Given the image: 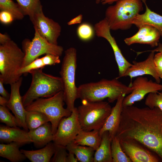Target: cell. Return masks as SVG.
Listing matches in <instances>:
<instances>
[{"label": "cell", "mask_w": 162, "mask_h": 162, "mask_svg": "<svg viewBox=\"0 0 162 162\" xmlns=\"http://www.w3.org/2000/svg\"><path fill=\"white\" fill-rule=\"evenodd\" d=\"M116 136L137 141L162 161V112L159 108L123 106Z\"/></svg>", "instance_id": "1"}, {"label": "cell", "mask_w": 162, "mask_h": 162, "mask_svg": "<svg viewBox=\"0 0 162 162\" xmlns=\"http://www.w3.org/2000/svg\"><path fill=\"white\" fill-rule=\"evenodd\" d=\"M132 88L118 80L103 79L95 82L83 84L77 87L78 98L89 102L103 101L107 98L112 103L121 96L130 94Z\"/></svg>", "instance_id": "2"}, {"label": "cell", "mask_w": 162, "mask_h": 162, "mask_svg": "<svg viewBox=\"0 0 162 162\" xmlns=\"http://www.w3.org/2000/svg\"><path fill=\"white\" fill-rule=\"evenodd\" d=\"M43 69L34 70L29 73L32 76L31 83L28 90L22 96L25 107L38 98L52 97L63 90L60 77L46 74L43 71Z\"/></svg>", "instance_id": "3"}, {"label": "cell", "mask_w": 162, "mask_h": 162, "mask_svg": "<svg viewBox=\"0 0 162 162\" xmlns=\"http://www.w3.org/2000/svg\"><path fill=\"white\" fill-rule=\"evenodd\" d=\"M142 0H119L109 7L105 18L112 30H127L132 25L135 17L143 10Z\"/></svg>", "instance_id": "4"}, {"label": "cell", "mask_w": 162, "mask_h": 162, "mask_svg": "<svg viewBox=\"0 0 162 162\" xmlns=\"http://www.w3.org/2000/svg\"><path fill=\"white\" fill-rule=\"evenodd\" d=\"M25 53L11 39L0 45V79L4 84H10L21 77L18 71L22 67Z\"/></svg>", "instance_id": "5"}, {"label": "cell", "mask_w": 162, "mask_h": 162, "mask_svg": "<svg viewBox=\"0 0 162 162\" xmlns=\"http://www.w3.org/2000/svg\"><path fill=\"white\" fill-rule=\"evenodd\" d=\"M79 121L82 129L86 131L100 130L104 124L112 109L109 102L103 101L82 100L77 108Z\"/></svg>", "instance_id": "6"}, {"label": "cell", "mask_w": 162, "mask_h": 162, "mask_svg": "<svg viewBox=\"0 0 162 162\" xmlns=\"http://www.w3.org/2000/svg\"><path fill=\"white\" fill-rule=\"evenodd\" d=\"M64 102L63 92L61 91L52 97L38 98L25 108L27 111H37L46 115L51 124L54 135L61 119L71 113L67 108L64 107Z\"/></svg>", "instance_id": "7"}, {"label": "cell", "mask_w": 162, "mask_h": 162, "mask_svg": "<svg viewBox=\"0 0 162 162\" xmlns=\"http://www.w3.org/2000/svg\"><path fill=\"white\" fill-rule=\"evenodd\" d=\"M60 72L63 86L64 102L67 108L71 112L75 108L74 102L78 98L77 87L75 79L77 67V51L70 47L64 52Z\"/></svg>", "instance_id": "8"}, {"label": "cell", "mask_w": 162, "mask_h": 162, "mask_svg": "<svg viewBox=\"0 0 162 162\" xmlns=\"http://www.w3.org/2000/svg\"><path fill=\"white\" fill-rule=\"evenodd\" d=\"M34 30V36L31 40L26 38L22 42V51L25 53L22 67L43 55L51 54L60 57L62 54L64 49L62 46L49 43L40 35L36 29Z\"/></svg>", "instance_id": "9"}, {"label": "cell", "mask_w": 162, "mask_h": 162, "mask_svg": "<svg viewBox=\"0 0 162 162\" xmlns=\"http://www.w3.org/2000/svg\"><path fill=\"white\" fill-rule=\"evenodd\" d=\"M82 130L77 108L75 107L70 116L62 118L60 121L53 142L55 144L66 146L74 140Z\"/></svg>", "instance_id": "10"}, {"label": "cell", "mask_w": 162, "mask_h": 162, "mask_svg": "<svg viewBox=\"0 0 162 162\" xmlns=\"http://www.w3.org/2000/svg\"><path fill=\"white\" fill-rule=\"evenodd\" d=\"M94 27L95 35L98 37L106 39L112 47L118 69V76L117 78L123 77L126 71L132 64L124 56L115 38L112 36L108 22L104 18L95 23Z\"/></svg>", "instance_id": "11"}, {"label": "cell", "mask_w": 162, "mask_h": 162, "mask_svg": "<svg viewBox=\"0 0 162 162\" xmlns=\"http://www.w3.org/2000/svg\"><path fill=\"white\" fill-rule=\"evenodd\" d=\"M30 19L34 29L42 37L51 44L58 45V39L61 31V27L58 22L46 16L43 10L35 13Z\"/></svg>", "instance_id": "12"}, {"label": "cell", "mask_w": 162, "mask_h": 162, "mask_svg": "<svg viewBox=\"0 0 162 162\" xmlns=\"http://www.w3.org/2000/svg\"><path fill=\"white\" fill-rule=\"evenodd\" d=\"M129 86L133 90L128 95L124 97L123 106L132 105L135 102L142 100L147 94L162 90V84L142 76L137 77Z\"/></svg>", "instance_id": "13"}, {"label": "cell", "mask_w": 162, "mask_h": 162, "mask_svg": "<svg viewBox=\"0 0 162 162\" xmlns=\"http://www.w3.org/2000/svg\"><path fill=\"white\" fill-rule=\"evenodd\" d=\"M124 152L132 162H159L158 156L145 149L137 141L130 139L120 140Z\"/></svg>", "instance_id": "14"}, {"label": "cell", "mask_w": 162, "mask_h": 162, "mask_svg": "<svg viewBox=\"0 0 162 162\" xmlns=\"http://www.w3.org/2000/svg\"><path fill=\"white\" fill-rule=\"evenodd\" d=\"M22 79L21 76L18 81L10 85V95L6 106L12 111L16 118L19 127L28 131L26 121V110L23 105L20 92Z\"/></svg>", "instance_id": "15"}, {"label": "cell", "mask_w": 162, "mask_h": 162, "mask_svg": "<svg viewBox=\"0 0 162 162\" xmlns=\"http://www.w3.org/2000/svg\"><path fill=\"white\" fill-rule=\"evenodd\" d=\"M154 52H151L147 58L141 62H133L132 65L126 71L123 77L133 78L149 75L152 76L156 82L160 83V79L157 73L154 62Z\"/></svg>", "instance_id": "16"}, {"label": "cell", "mask_w": 162, "mask_h": 162, "mask_svg": "<svg viewBox=\"0 0 162 162\" xmlns=\"http://www.w3.org/2000/svg\"><path fill=\"white\" fill-rule=\"evenodd\" d=\"M138 28L136 34L124 39L127 45L140 44H148L152 47L158 46L160 35L156 28L147 24L142 25Z\"/></svg>", "instance_id": "17"}, {"label": "cell", "mask_w": 162, "mask_h": 162, "mask_svg": "<svg viewBox=\"0 0 162 162\" xmlns=\"http://www.w3.org/2000/svg\"><path fill=\"white\" fill-rule=\"evenodd\" d=\"M124 98V96H121L117 100L115 105L112 108L111 112L104 124L99 130L100 136L105 132L108 131L112 140L116 136L120 123Z\"/></svg>", "instance_id": "18"}, {"label": "cell", "mask_w": 162, "mask_h": 162, "mask_svg": "<svg viewBox=\"0 0 162 162\" xmlns=\"http://www.w3.org/2000/svg\"><path fill=\"white\" fill-rule=\"evenodd\" d=\"M0 141L4 142H16L22 145L32 142L28 131L17 127L0 126Z\"/></svg>", "instance_id": "19"}, {"label": "cell", "mask_w": 162, "mask_h": 162, "mask_svg": "<svg viewBox=\"0 0 162 162\" xmlns=\"http://www.w3.org/2000/svg\"><path fill=\"white\" fill-rule=\"evenodd\" d=\"M145 5L146 10L144 13L137 14L132 22L138 28L144 24L149 25L156 28L162 38V16L152 11L148 8L146 0H142Z\"/></svg>", "instance_id": "20"}, {"label": "cell", "mask_w": 162, "mask_h": 162, "mask_svg": "<svg viewBox=\"0 0 162 162\" xmlns=\"http://www.w3.org/2000/svg\"><path fill=\"white\" fill-rule=\"evenodd\" d=\"M32 142L37 148L43 147L53 141L54 135L51 123H46L34 130L28 131Z\"/></svg>", "instance_id": "21"}, {"label": "cell", "mask_w": 162, "mask_h": 162, "mask_svg": "<svg viewBox=\"0 0 162 162\" xmlns=\"http://www.w3.org/2000/svg\"><path fill=\"white\" fill-rule=\"evenodd\" d=\"M55 150L54 143L51 142L42 148L35 150L21 149L20 151L32 162H49Z\"/></svg>", "instance_id": "22"}, {"label": "cell", "mask_w": 162, "mask_h": 162, "mask_svg": "<svg viewBox=\"0 0 162 162\" xmlns=\"http://www.w3.org/2000/svg\"><path fill=\"white\" fill-rule=\"evenodd\" d=\"M101 140L99 130L86 131L82 130L73 142L77 145L91 147L95 151L100 146Z\"/></svg>", "instance_id": "23"}, {"label": "cell", "mask_w": 162, "mask_h": 162, "mask_svg": "<svg viewBox=\"0 0 162 162\" xmlns=\"http://www.w3.org/2000/svg\"><path fill=\"white\" fill-rule=\"evenodd\" d=\"M60 56L47 54L41 58H37L26 66L22 68L17 72L18 75L29 73L32 70L43 68L47 65H55L60 63Z\"/></svg>", "instance_id": "24"}, {"label": "cell", "mask_w": 162, "mask_h": 162, "mask_svg": "<svg viewBox=\"0 0 162 162\" xmlns=\"http://www.w3.org/2000/svg\"><path fill=\"white\" fill-rule=\"evenodd\" d=\"M111 140L108 131L103 134L100 145L94 153L93 162H113L111 152Z\"/></svg>", "instance_id": "25"}, {"label": "cell", "mask_w": 162, "mask_h": 162, "mask_svg": "<svg viewBox=\"0 0 162 162\" xmlns=\"http://www.w3.org/2000/svg\"><path fill=\"white\" fill-rule=\"evenodd\" d=\"M22 145L12 142L7 144H0V156L6 158L12 162H20L27 158L19 149Z\"/></svg>", "instance_id": "26"}, {"label": "cell", "mask_w": 162, "mask_h": 162, "mask_svg": "<svg viewBox=\"0 0 162 162\" xmlns=\"http://www.w3.org/2000/svg\"><path fill=\"white\" fill-rule=\"evenodd\" d=\"M66 148L72 152L80 162H93L95 150L92 148L75 143L73 141L68 144Z\"/></svg>", "instance_id": "27"}, {"label": "cell", "mask_w": 162, "mask_h": 162, "mask_svg": "<svg viewBox=\"0 0 162 162\" xmlns=\"http://www.w3.org/2000/svg\"><path fill=\"white\" fill-rule=\"evenodd\" d=\"M26 121L29 130H32L50 122L47 116L44 113L35 111H27Z\"/></svg>", "instance_id": "28"}, {"label": "cell", "mask_w": 162, "mask_h": 162, "mask_svg": "<svg viewBox=\"0 0 162 162\" xmlns=\"http://www.w3.org/2000/svg\"><path fill=\"white\" fill-rule=\"evenodd\" d=\"M24 15H28L29 18L34 14L43 10L40 0H15Z\"/></svg>", "instance_id": "29"}, {"label": "cell", "mask_w": 162, "mask_h": 162, "mask_svg": "<svg viewBox=\"0 0 162 162\" xmlns=\"http://www.w3.org/2000/svg\"><path fill=\"white\" fill-rule=\"evenodd\" d=\"M111 152L113 162H132L123 150L120 140L116 136L111 140Z\"/></svg>", "instance_id": "30"}, {"label": "cell", "mask_w": 162, "mask_h": 162, "mask_svg": "<svg viewBox=\"0 0 162 162\" xmlns=\"http://www.w3.org/2000/svg\"><path fill=\"white\" fill-rule=\"evenodd\" d=\"M0 10L10 13L14 20H22L25 16L17 3L12 0H0Z\"/></svg>", "instance_id": "31"}, {"label": "cell", "mask_w": 162, "mask_h": 162, "mask_svg": "<svg viewBox=\"0 0 162 162\" xmlns=\"http://www.w3.org/2000/svg\"><path fill=\"white\" fill-rule=\"evenodd\" d=\"M76 32L78 38L85 42L92 40L95 35L94 26L87 22L80 23L77 28Z\"/></svg>", "instance_id": "32"}, {"label": "cell", "mask_w": 162, "mask_h": 162, "mask_svg": "<svg viewBox=\"0 0 162 162\" xmlns=\"http://www.w3.org/2000/svg\"><path fill=\"white\" fill-rule=\"evenodd\" d=\"M0 121L8 126L19 127L17 119L9 111L6 106H0Z\"/></svg>", "instance_id": "33"}, {"label": "cell", "mask_w": 162, "mask_h": 162, "mask_svg": "<svg viewBox=\"0 0 162 162\" xmlns=\"http://www.w3.org/2000/svg\"><path fill=\"white\" fill-rule=\"evenodd\" d=\"M145 104L151 109L158 108L162 112V90L160 92H151L148 94Z\"/></svg>", "instance_id": "34"}, {"label": "cell", "mask_w": 162, "mask_h": 162, "mask_svg": "<svg viewBox=\"0 0 162 162\" xmlns=\"http://www.w3.org/2000/svg\"><path fill=\"white\" fill-rule=\"evenodd\" d=\"M55 150L53 156L51 159L52 162H67L68 153L66 146L54 143Z\"/></svg>", "instance_id": "35"}, {"label": "cell", "mask_w": 162, "mask_h": 162, "mask_svg": "<svg viewBox=\"0 0 162 162\" xmlns=\"http://www.w3.org/2000/svg\"><path fill=\"white\" fill-rule=\"evenodd\" d=\"M154 62L158 75L162 79V52H158L154 55Z\"/></svg>", "instance_id": "36"}, {"label": "cell", "mask_w": 162, "mask_h": 162, "mask_svg": "<svg viewBox=\"0 0 162 162\" xmlns=\"http://www.w3.org/2000/svg\"><path fill=\"white\" fill-rule=\"evenodd\" d=\"M14 20L12 15L10 13L5 11L0 12V21L4 24L11 23Z\"/></svg>", "instance_id": "37"}, {"label": "cell", "mask_w": 162, "mask_h": 162, "mask_svg": "<svg viewBox=\"0 0 162 162\" xmlns=\"http://www.w3.org/2000/svg\"><path fill=\"white\" fill-rule=\"evenodd\" d=\"M2 80L0 79V94L1 96L9 100L10 94L5 89Z\"/></svg>", "instance_id": "38"}, {"label": "cell", "mask_w": 162, "mask_h": 162, "mask_svg": "<svg viewBox=\"0 0 162 162\" xmlns=\"http://www.w3.org/2000/svg\"><path fill=\"white\" fill-rule=\"evenodd\" d=\"M82 19V15L80 14L70 20L67 23V24L68 26H71L76 24H80L81 23Z\"/></svg>", "instance_id": "39"}, {"label": "cell", "mask_w": 162, "mask_h": 162, "mask_svg": "<svg viewBox=\"0 0 162 162\" xmlns=\"http://www.w3.org/2000/svg\"><path fill=\"white\" fill-rule=\"evenodd\" d=\"M10 40H11V39L8 35L6 34H3L1 33H0V44H4Z\"/></svg>", "instance_id": "40"}, {"label": "cell", "mask_w": 162, "mask_h": 162, "mask_svg": "<svg viewBox=\"0 0 162 162\" xmlns=\"http://www.w3.org/2000/svg\"><path fill=\"white\" fill-rule=\"evenodd\" d=\"M78 160L74 154L68 152L67 157V162H78Z\"/></svg>", "instance_id": "41"}, {"label": "cell", "mask_w": 162, "mask_h": 162, "mask_svg": "<svg viewBox=\"0 0 162 162\" xmlns=\"http://www.w3.org/2000/svg\"><path fill=\"white\" fill-rule=\"evenodd\" d=\"M8 100L6 98L0 96V105L3 106H6Z\"/></svg>", "instance_id": "42"}, {"label": "cell", "mask_w": 162, "mask_h": 162, "mask_svg": "<svg viewBox=\"0 0 162 162\" xmlns=\"http://www.w3.org/2000/svg\"><path fill=\"white\" fill-rule=\"evenodd\" d=\"M148 51L153 52H162V44L160 43H159L157 47L155 49L152 50L145 51L144 52Z\"/></svg>", "instance_id": "43"}, {"label": "cell", "mask_w": 162, "mask_h": 162, "mask_svg": "<svg viewBox=\"0 0 162 162\" xmlns=\"http://www.w3.org/2000/svg\"><path fill=\"white\" fill-rule=\"evenodd\" d=\"M119 0H102L101 2L103 4H111Z\"/></svg>", "instance_id": "44"}, {"label": "cell", "mask_w": 162, "mask_h": 162, "mask_svg": "<svg viewBox=\"0 0 162 162\" xmlns=\"http://www.w3.org/2000/svg\"><path fill=\"white\" fill-rule=\"evenodd\" d=\"M102 0H95L96 3L97 4H99L100 2H101Z\"/></svg>", "instance_id": "45"}]
</instances>
